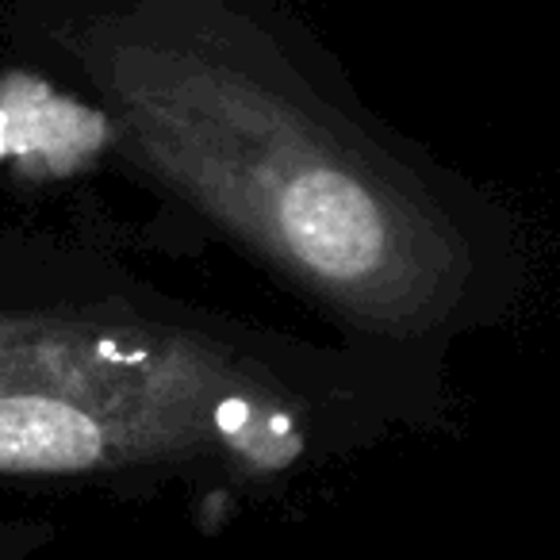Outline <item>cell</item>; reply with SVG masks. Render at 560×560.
I'll return each instance as SVG.
<instances>
[{
    "mask_svg": "<svg viewBox=\"0 0 560 560\" xmlns=\"http://www.w3.org/2000/svg\"><path fill=\"white\" fill-rule=\"evenodd\" d=\"M119 154L350 342L411 369L511 319L514 215L376 116L292 0H35Z\"/></svg>",
    "mask_w": 560,
    "mask_h": 560,
    "instance_id": "1",
    "label": "cell"
},
{
    "mask_svg": "<svg viewBox=\"0 0 560 560\" xmlns=\"http://www.w3.org/2000/svg\"><path fill=\"white\" fill-rule=\"evenodd\" d=\"M419 369L177 300L112 265L0 292V480L223 460L289 472L330 415Z\"/></svg>",
    "mask_w": 560,
    "mask_h": 560,
    "instance_id": "2",
    "label": "cell"
},
{
    "mask_svg": "<svg viewBox=\"0 0 560 560\" xmlns=\"http://www.w3.org/2000/svg\"><path fill=\"white\" fill-rule=\"evenodd\" d=\"M20 545H24V541H20V537H12V541H9V545L0 541V560H16Z\"/></svg>",
    "mask_w": 560,
    "mask_h": 560,
    "instance_id": "3",
    "label": "cell"
}]
</instances>
